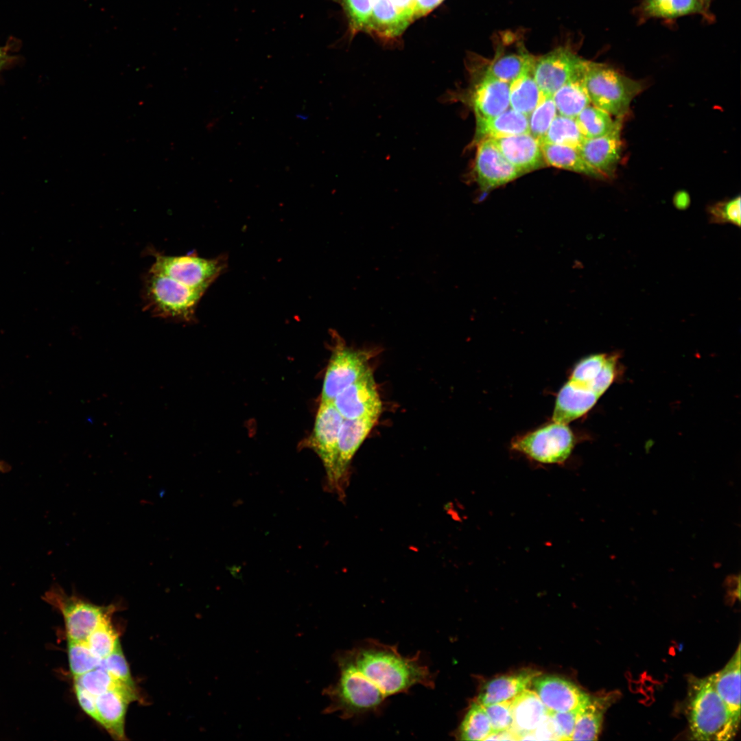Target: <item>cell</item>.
<instances>
[{
  "mask_svg": "<svg viewBox=\"0 0 741 741\" xmlns=\"http://www.w3.org/2000/svg\"><path fill=\"white\" fill-rule=\"evenodd\" d=\"M336 682L322 691L329 699L325 714L344 720L379 713L390 696L406 693L415 685L433 689L436 675L423 662L421 653L402 655L396 645L366 639L335 655Z\"/></svg>",
  "mask_w": 741,
  "mask_h": 741,
  "instance_id": "obj_1",
  "label": "cell"
},
{
  "mask_svg": "<svg viewBox=\"0 0 741 741\" xmlns=\"http://www.w3.org/2000/svg\"><path fill=\"white\" fill-rule=\"evenodd\" d=\"M687 715L691 739L727 741L734 738L739 725L717 693L711 675L690 681Z\"/></svg>",
  "mask_w": 741,
  "mask_h": 741,
  "instance_id": "obj_2",
  "label": "cell"
},
{
  "mask_svg": "<svg viewBox=\"0 0 741 741\" xmlns=\"http://www.w3.org/2000/svg\"><path fill=\"white\" fill-rule=\"evenodd\" d=\"M142 291L145 309L154 317L175 322L193 320L196 307L204 294L150 271L145 277Z\"/></svg>",
  "mask_w": 741,
  "mask_h": 741,
  "instance_id": "obj_3",
  "label": "cell"
},
{
  "mask_svg": "<svg viewBox=\"0 0 741 741\" xmlns=\"http://www.w3.org/2000/svg\"><path fill=\"white\" fill-rule=\"evenodd\" d=\"M585 86L593 106L611 115L622 117L632 100L642 92V84L604 64L585 61Z\"/></svg>",
  "mask_w": 741,
  "mask_h": 741,
  "instance_id": "obj_4",
  "label": "cell"
},
{
  "mask_svg": "<svg viewBox=\"0 0 741 741\" xmlns=\"http://www.w3.org/2000/svg\"><path fill=\"white\" fill-rule=\"evenodd\" d=\"M574 446V437L567 424L553 421L512 442L513 449L544 464L565 462Z\"/></svg>",
  "mask_w": 741,
  "mask_h": 741,
  "instance_id": "obj_5",
  "label": "cell"
},
{
  "mask_svg": "<svg viewBox=\"0 0 741 741\" xmlns=\"http://www.w3.org/2000/svg\"><path fill=\"white\" fill-rule=\"evenodd\" d=\"M47 599L60 610L68 640L86 641L91 633L115 611L114 604L99 606L78 596H68L60 587L53 588Z\"/></svg>",
  "mask_w": 741,
  "mask_h": 741,
  "instance_id": "obj_6",
  "label": "cell"
},
{
  "mask_svg": "<svg viewBox=\"0 0 741 741\" xmlns=\"http://www.w3.org/2000/svg\"><path fill=\"white\" fill-rule=\"evenodd\" d=\"M150 272L165 275L194 290L205 292L220 274L223 263L195 255L168 256L158 252Z\"/></svg>",
  "mask_w": 741,
  "mask_h": 741,
  "instance_id": "obj_7",
  "label": "cell"
},
{
  "mask_svg": "<svg viewBox=\"0 0 741 741\" xmlns=\"http://www.w3.org/2000/svg\"><path fill=\"white\" fill-rule=\"evenodd\" d=\"M343 419L333 402L320 401L308 440V445L322 462L327 486L333 492L336 483L338 436Z\"/></svg>",
  "mask_w": 741,
  "mask_h": 741,
  "instance_id": "obj_8",
  "label": "cell"
},
{
  "mask_svg": "<svg viewBox=\"0 0 741 741\" xmlns=\"http://www.w3.org/2000/svg\"><path fill=\"white\" fill-rule=\"evenodd\" d=\"M368 354L362 350L338 346L333 353L324 377L321 401L332 402L344 388L370 368Z\"/></svg>",
  "mask_w": 741,
  "mask_h": 741,
  "instance_id": "obj_9",
  "label": "cell"
},
{
  "mask_svg": "<svg viewBox=\"0 0 741 741\" xmlns=\"http://www.w3.org/2000/svg\"><path fill=\"white\" fill-rule=\"evenodd\" d=\"M585 62L570 49L559 47L534 58L533 77L542 93L552 95L583 68Z\"/></svg>",
  "mask_w": 741,
  "mask_h": 741,
  "instance_id": "obj_10",
  "label": "cell"
},
{
  "mask_svg": "<svg viewBox=\"0 0 741 741\" xmlns=\"http://www.w3.org/2000/svg\"><path fill=\"white\" fill-rule=\"evenodd\" d=\"M475 145L473 176L482 191H489L524 175L504 156L493 139L482 140Z\"/></svg>",
  "mask_w": 741,
  "mask_h": 741,
  "instance_id": "obj_11",
  "label": "cell"
},
{
  "mask_svg": "<svg viewBox=\"0 0 741 741\" xmlns=\"http://www.w3.org/2000/svg\"><path fill=\"white\" fill-rule=\"evenodd\" d=\"M332 402L344 419H379L382 403L371 369L341 391Z\"/></svg>",
  "mask_w": 741,
  "mask_h": 741,
  "instance_id": "obj_12",
  "label": "cell"
},
{
  "mask_svg": "<svg viewBox=\"0 0 741 741\" xmlns=\"http://www.w3.org/2000/svg\"><path fill=\"white\" fill-rule=\"evenodd\" d=\"M471 82L462 99L475 117L496 116L510 108L509 83L475 71Z\"/></svg>",
  "mask_w": 741,
  "mask_h": 741,
  "instance_id": "obj_13",
  "label": "cell"
},
{
  "mask_svg": "<svg viewBox=\"0 0 741 741\" xmlns=\"http://www.w3.org/2000/svg\"><path fill=\"white\" fill-rule=\"evenodd\" d=\"M534 692L550 712L580 711L590 696L573 682L564 678L543 675L532 681Z\"/></svg>",
  "mask_w": 741,
  "mask_h": 741,
  "instance_id": "obj_14",
  "label": "cell"
},
{
  "mask_svg": "<svg viewBox=\"0 0 741 741\" xmlns=\"http://www.w3.org/2000/svg\"><path fill=\"white\" fill-rule=\"evenodd\" d=\"M379 419H343L338 436L336 483L334 493L344 495L351 462Z\"/></svg>",
  "mask_w": 741,
  "mask_h": 741,
  "instance_id": "obj_15",
  "label": "cell"
},
{
  "mask_svg": "<svg viewBox=\"0 0 741 741\" xmlns=\"http://www.w3.org/2000/svg\"><path fill=\"white\" fill-rule=\"evenodd\" d=\"M138 700L136 687L123 685L96 697L97 722L116 740H126L128 705Z\"/></svg>",
  "mask_w": 741,
  "mask_h": 741,
  "instance_id": "obj_16",
  "label": "cell"
},
{
  "mask_svg": "<svg viewBox=\"0 0 741 741\" xmlns=\"http://www.w3.org/2000/svg\"><path fill=\"white\" fill-rule=\"evenodd\" d=\"M622 118L611 132L596 138L585 139L578 148L585 161L604 178L613 174L621 158Z\"/></svg>",
  "mask_w": 741,
  "mask_h": 741,
  "instance_id": "obj_17",
  "label": "cell"
},
{
  "mask_svg": "<svg viewBox=\"0 0 741 741\" xmlns=\"http://www.w3.org/2000/svg\"><path fill=\"white\" fill-rule=\"evenodd\" d=\"M512 37L505 36L497 43L492 59L484 60L479 69L473 71L489 75L502 81L510 83L526 69L532 64L534 56L528 53L521 43L517 49H509Z\"/></svg>",
  "mask_w": 741,
  "mask_h": 741,
  "instance_id": "obj_18",
  "label": "cell"
},
{
  "mask_svg": "<svg viewBox=\"0 0 741 741\" xmlns=\"http://www.w3.org/2000/svg\"><path fill=\"white\" fill-rule=\"evenodd\" d=\"M493 140L504 156L523 174L546 166L540 141L530 133Z\"/></svg>",
  "mask_w": 741,
  "mask_h": 741,
  "instance_id": "obj_19",
  "label": "cell"
},
{
  "mask_svg": "<svg viewBox=\"0 0 741 741\" xmlns=\"http://www.w3.org/2000/svg\"><path fill=\"white\" fill-rule=\"evenodd\" d=\"M599 397L593 390L568 379L557 395L552 421L568 424L590 410Z\"/></svg>",
  "mask_w": 741,
  "mask_h": 741,
  "instance_id": "obj_20",
  "label": "cell"
},
{
  "mask_svg": "<svg viewBox=\"0 0 741 741\" xmlns=\"http://www.w3.org/2000/svg\"><path fill=\"white\" fill-rule=\"evenodd\" d=\"M530 133L528 116L511 108L496 116L475 117V130L471 145L479 141Z\"/></svg>",
  "mask_w": 741,
  "mask_h": 741,
  "instance_id": "obj_21",
  "label": "cell"
},
{
  "mask_svg": "<svg viewBox=\"0 0 741 741\" xmlns=\"http://www.w3.org/2000/svg\"><path fill=\"white\" fill-rule=\"evenodd\" d=\"M513 727L517 740L532 733L544 719L548 709L534 691L524 690L511 699Z\"/></svg>",
  "mask_w": 741,
  "mask_h": 741,
  "instance_id": "obj_22",
  "label": "cell"
},
{
  "mask_svg": "<svg viewBox=\"0 0 741 741\" xmlns=\"http://www.w3.org/2000/svg\"><path fill=\"white\" fill-rule=\"evenodd\" d=\"M740 644L725 666L711 675L714 686L733 720L740 722Z\"/></svg>",
  "mask_w": 741,
  "mask_h": 741,
  "instance_id": "obj_23",
  "label": "cell"
},
{
  "mask_svg": "<svg viewBox=\"0 0 741 741\" xmlns=\"http://www.w3.org/2000/svg\"><path fill=\"white\" fill-rule=\"evenodd\" d=\"M539 672L524 670L495 678L482 687L476 701L483 706L511 700L527 689Z\"/></svg>",
  "mask_w": 741,
  "mask_h": 741,
  "instance_id": "obj_24",
  "label": "cell"
},
{
  "mask_svg": "<svg viewBox=\"0 0 741 741\" xmlns=\"http://www.w3.org/2000/svg\"><path fill=\"white\" fill-rule=\"evenodd\" d=\"M615 696L608 694L591 697L578 713L570 740H597L601 731L604 714Z\"/></svg>",
  "mask_w": 741,
  "mask_h": 741,
  "instance_id": "obj_25",
  "label": "cell"
},
{
  "mask_svg": "<svg viewBox=\"0 0 741 741\" xmlns=\"http://www.w3.org/2000/svg\"><path fill=\"white\" fill-rule=\"evenodd\" d=\"M585 64V62L583 68L552 95L558 114L575 119L591 104L584 82Z\"/></svg>",
  "mask_w": 741,
  "mask_h": 741,
  "instance_id": "obj_26",
  "label": "cell"
},
{
  "mask_svg": "<svg viewBox=\"0 0 741 741\" xmlns=\"http://www.w3.org/2000/svg\"><path fill=\"white\" fill-rule=\"evenodd\" d=\"M540 143L546 165L595 178H604L585 161L577 148L566 145Z\"/></svg>",
  "mask_w": 741,
  "mask_h": 741,
  "instance_id": "obj_27",
  "label": "cell"
},
{
  "mask_svg": "<svg viewBox=\"0 0 741 741\" xmlns=\"http://www.w3.org/2000/svg\"><path fill=\"white\" fill-rule=\"evenodd\" d=\"M410 21L398 11L392 0H373L372 15L367 30L386 38L399 35Z\"/></svg>",
  "mask_w": 741,
  "mask_h": 741,
  "instance_id": "obj_28",
  "label": "cell"
},
{
  "mask_svg": "<svg viewBox=\"0 0 741 741\" xmlns=\"http://www.w3.org/2000/svg\"><path fill=\"white\" fill-rule=\"evenodd\" d=\"M532 64L509 83L510 108L528 117L542 95L533 77Z\"/></svg>",
  "mask_w": 741,
  "mask_h": 741,
  "instance_id": "obj_29",
  "label": "cell"
},
{
  "mask_svg": "<svg viewBox=\"0 0 741 741\" xmlns=\"http://www.w3.org/2000/svg\"><path fill=\"white\" fill-rule=\"evenodd\" d=\"M491 733L485 708L475 701L468 707L455 736L460 740H486Z\"/></svg>",
  "mask_w": 741,
  "mask_h": 741,
  "instance_id": "obj_30",
  "label": "cell"
},
{
  "mask_svg": "<svg viewBox=\"0 0 741 741\" xmlns=\"http://www.w3.org/2000/svg\"><path fill=\"white\" fill-rule=\"evenodd\" d=\"M620 118L613 120L607 112L589 104L579 113L575 120L583 137L593 139L611 132Z\"/></svg>",
  "mask_w": 741,
  "mask_h": 741,
  "instance_id": "obj_31",
  "label": "cell"
},
{
  "mask_svg": "<svg viewBox=\"0 0 741 741\" xmlns=\"http://www.w3.org/2000/svg\"><path fill=\"white\" fill-rule=\"evenodd\" d=\"M585 139L574 118L557 114L539 141L578 149Z\"/></svg>",
  "mask_w": 741,
  "mask_h": 741,
  "instance_id": "obj_32",
  "label": "cell"
},
{
  "mask_svg": "<svg viewBox=\"0 0 741 741\" xmlns=\"http://www.w3.org/2000/svg\"><path fill=\"white\" fill-rule=\"evenodd\" d=\"M701 0H644V13L652 17L674 18L703 10Z\"/></svg>",
  "mask_w": 741,
  "mask_h": 741,
  "instance_id": "obj_33",
  "label": "cell"
},
{
  "mask_svg": "<svg viewBox=\"0 0 741 741\" xmlns=\"http://www.w3.org/2000/svg\"><path fill=\"white\" fill-rule=\"evenodd\" d=\"M86 642L100 659H104L120 646L118 633L111 623V616L104 620L89 635Z\"/></svg>",
  "mask_w": 741,
  "mask_h": 741,
  "instance_id": "obj_34",
  "label": "cell"
},
{
  "mask_svg": "<svg viewBox=\"0 0 741 741\" xmlns=\"http://www.w3.org/2000/svg\"><path fill=\"white\" fill-rule=\"evenodd\" d=\"M67 650L69 668L73 677L100 666L102 659L93 653L86 641L68 640Z\"/></svg>",
  "mask_w": 741,
  "mask_h": 741,
  "instance_id": "obj_35",
  "label": "cell"
},
{
  "mask_svg": "<svg viewBox=\"0 0 741 741\" xmlns=\"http://www.w3.org/2000/svg\"><path fill=\"white\" fill-rule=\"evenodd\" d=\"M557 114L552 95L542 93L537 105L528 117L530 134L541 139Z\"/></svg>",
  "mask_w": 741,
  "mask_h": 741,
  "instance_id": "obj_36",
  "label": "cell"
},
{
  "mask_svg": "<svg viewBox=\"0 0 741 741\" xmlns=\"http://www.w3.org/2000/svg\"><path fill=\"white\" fill-rule=\"evenodd\" d=\"M74 682L80 684L95 696L112 689L127 685L113 679L106 670L101 666L80 676L74 677Z\"/></svg>",
  "mask_w": 741,
  "mask_h": 741,
  "instance_id": "obj_37",
  "label": "cell"
},
{
  "mask_svg": "<svg viewBox=\"0 0 741 741\" xmlns=\"http://www.w3.org/2000/svg\"><path fill=\"white\" fill-rule=\"evenodd\" d=\"M608 356L595 354L582 359L574 366L569 380L592 390V383L602 370Z\"/></svg>",
  "mask_w": 741,
  "mask_h": 741,
  "instance_id": "obj_38",
  "label": "cell"
},
{
  "mask_svg": "<svg viewBox=\"0 0 741 741\" xmlns=\"http://www.w3.org/2000/svg\"><path fill=\"white\" fill-rule=\"evenodd\" d=\"M740 196L722 200L711 204L707 208L710 224H731L738 227L741 224Z\"/></svg>",
  "mask_w": 741,
  "mask_h": 741,
  "instance_id": "obj_39",
  "label": "cell"
},
{
  "mask_svg": "<svg viewBox=\"0 0 741 741\" xmlns=\"http://www.w3.org/2000/svg\"><path fill=\"white\" fill-rule=\"evenodd\" d=\"M351 27L357 32L368 29L370 23L373 0H342Z\"/></svg>",
  "mask_w": 741,
  "mask_h": 741,
  "instance_id": "obj_40",
  "label": "cell"
},
{
  "mask_svg": "<svg viewBox=\"0 0 741 741\" xmlns=\"http://www.w3.org/2000/svg\"><path fill=\"white\" fill-rule=\"evenodd\" d=\"M100 666L115 680L130 687H136L132 681L129 666L121 648L118 646L112 653L102 659Z\"/></svg>",
  "mask_w": 741,
  "mask_h": 741,
  "instance_id": "obj_41",
  "label": "cell"
},
{
  "mask_svg": "<svg viewBox=\"0 0 741 741\" xmlns=\"http://www.w3.org/2000/svg\"><path fill=\"white\" fill-rule=\"evenodd\" d=\"M491 727V733L510 731L513 727L511 700L484 706Z\"/></svg>",
  "mask_w": 741,
  "mask_h": 741,
  "instance_id": "obj_42",
  "label": "cell"
},
{
  "mask_svg": "<svg viewBox=\"0 0 741 741\" xmlns=\"http://www.w3.org/2000/svg\"><path fill=\"white\" fill-rule=\"evenodd\" d=\"M580 711H549L556 729L558 740H570L578 714Z\"/></svg>",
  "mask_w": 741,
  "mask_h": 741,
  "instance_id": "obj_43",
  "label": "cell"
},
{
  "mask_svg": "<svg viewBox=\"0 0 741 741\" xmlns=\"http://www.w3.org/2000/svg\"><path fill=\"white\" fill-rule=\"evenodd\" d=\"M616 357L608 356L602 370L593 381L592 390L600 397L613 382L616 375Z\"/></svg>",
  "mask_w": 741,
  "mask_h": 741,
  "instance_id": "obj_44",
  "label": "cell"
},
{
  "mask_svg": "<svg viewBox=\"0 0 741 741\" xmlns=\"http://www.w3.org/2000/svg\"><path fill=\"white\" fill-rule=\"evenodd\" d=\"M74 690L78 702L82 709L91 718L97 721L96 697L80 684L74 682Z\"/></svg>",
  "mask_w": 741,
  "mask_h": 741,
  "instance_id": "obj_45",
  "label": "cell"
},
{
  "mask_svg": "<svg viewBox=\"0 0 741 741\" xmlns=\"http://www.w3.org/2000/svg\"><path fill=\"white\" fill-rule=\"evenodd\" d=\"M532 733L536 740H558L556 729L549 711Z\"/></svg>",
  "mask_w": 741,
  "mask_h": 741,
  "instance_id": "obj_46",
  "label": "cell"
},
{
  "mask_svg": "<svg viewBox=\"0 0 741 741\" xmlns=\"http://www.w3.org/2000/svg\"><path fill=\"white\" fill-rule=\"evenodd\" d=\"M443 0H414V18L422 16L430 12Z\"/></svg>",
  "mask_w": 741,
  "mask_h": 741,
  "instance_id": "obj_47",
  "label": "cell"
},
{
  "mask_svg": "<svg viewBox=\"0 0 741 741\" xmlns=\"http://www.w3.org/2000/svg\"><path fill=\"white\" fill-rule=\"evenodd\" d=\"M399 12L410 22L414 19V0H392Z\"/></svg>",
  "mask_w": 741,
  "mask_h": 741,
  "instance_id": "obj_48",
  "label": "cell"
},
{
  "mask_svg": "<svg viewBox=\"0 0 741 741\" xmlns=\"http://www.w3.org/2000/svg\"><path fill=\"white\" fill-rule=\"evenodd\" d=\"M674 207L679 210L686 209L690 204L689 194L685 191H680L674 194L673 198Z\"/></svg>",
  "mask_w": 741,
  "mask_h": 741,
  "instance_id": "obj_49",
  "label": "cell"
},
{
  "mask_svg": "<svg viewBox=\"0 0 741 741\" xmlns=\"http://www.w3.org/2000/svg\"><path fill=\"white\" fill-rule=\"evenodd\" d=\"M8 60V54L7 50L4 47H0V67H4Z\"/></svg>",
  "mask_w": 741,
  "mask_h": 741,
  "instance_id": "obj_50",
  "label": "cell"
},
{
  "mask_svg": "<svg viewBox=\"0 0 741 741\" xmlns=\"http://www.w3.org/2000/svg\"><path fill=\"white\" fill-rule=\"evenodd\" d=\"M296 117L298 118L302 119L303 120H305L307 119V115L304 114L296 115Z\"/></svg>",
  "mask_w": 741,
  "mask_h": 741,
  "instance_id": "obj_51",
  "label": "cell"
},
{
  "mask_svg": "<svg viewBox=\"0 0 741 741\" xmlns=\"http://www.w3.org/2000/svg\"><path fill=\"white\" fill-rule=\"evenodd\" d=\"M4 467H5V464L2 465L1 463L0 462V469H1L2 468H4Z\"/></svg>",
  "mask_w": 741,
  "mask_h": 741,
  "instance_id": "obj_52",
  "label": "cell"
},
{
  "mask_svg": "<svg viewBox=\"0 0 741 741\" xmlns=\"http://www.w3.org/2000/svg\"><path fill=\"white\" fill-rule=\"evenodd\" d=\"M2 69H3V67H0V71H1V70Z\"/></svg>",
  "mask_w": 741,
  "mask_h": 741,
  "instance_id": "obj_53",
  "label": "cell"
},
{
  "mask_svg": "<svg viewBox=\"0 0 741 741\" xmlns=\"http://www.w3.org/2000/svg\"><path fill=\"white\" fill-rule=\"evenodd\" d=\"M701 1H704L705 0H701Z\"/></svg>",
  "mask_w": 741,
  "mask_h": 741,
  "instance_id": "obj_54",
  "label": "cell"
}]
</instances>
